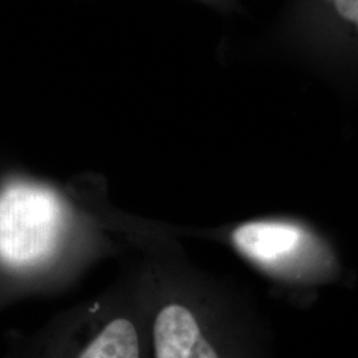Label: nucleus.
<instances>
[{
    "label": "nucleus",
    "mask_w": 358,
    "mask_h": 358,
    "mask_svg": "<svg viewBox=\"0 0 358 358\" xmlns=\"http://www.w3.org/2000/svg\"><path fill=\"white\" fill-rule=\"evenodd\" d=\"M272 44L321 76L358 81V0H289Z\"/></svg>",
    "instance_id": "obj_1"
},
{
    "label": "nucleus",
    "mask_w": 358,
    "mask_h": 358,
    "mask_svg": "<svg viewBox=\"0 0 358 358\" xmlns=\"http://www.w3.org/2000/svg\"><path fill=\"white\" fill-rule=\"evenodd\" d=\"M63 223L51 189L23 177L0 183V285L24 280L48 260Z\"/></svg>",
    "instance_id": "obj_2"
},
{
    "label": "nucleus",
    "mask_w": 358,
    "mask_h": 358,
    "mask_svg": "<svg viewBox=\"0 0 358 358\" xmlns=\"http://www.w3.org/2000/svg\"><path fill=\"white\" fill-rule=\"evenodd\" d=\"M72 334H52L32 346L24 358H148L149 341L138 322L117 315Z\"/></svg>",
    "instance_id": "obj_3"
},
{
    "label": "nucleus",
    "mask_w": 358,
    "mask_h": 358,
    "mask_svg": "<svg viewBox=\"0 0 358 358\" xmlns=\"http://www.w3.org/2000/svg\"><path fill=\"white\" fill-rule=\"evenodd\" d=\"M301 236L300 229L292 224L254 222L234 231L232 241L250 259L262 264H273L292 254Z\"/></svg>",
    "instance_id": "obj_4"
},
{
    "label": "nucleus",
    "mask_w": 358,
    "mask_h": 358,
    "mask_svg": "<svg viewBox=\"0 0 358 358\" xmlns=\"http://www.w3.org/2000/svg\"><path fill=\"white\" fill-rule=\"evenodd\" d=\"M220 13H232L241 8L239 0H195Z\"/></svg>",
    "instance_id": "obj_5"
}]
</instances>
